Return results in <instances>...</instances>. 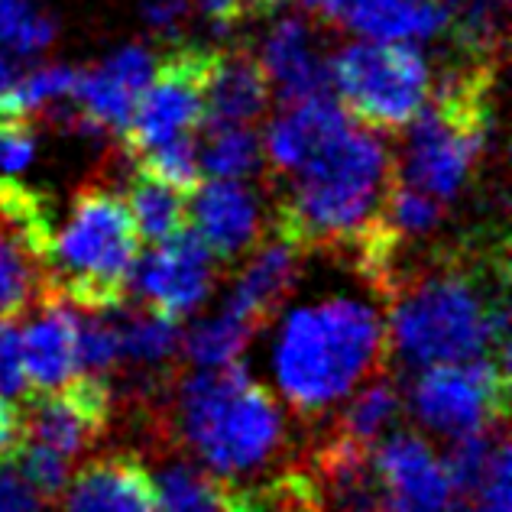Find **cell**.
Listing matches in <instances>:
<instances>
[{
    "instance_id": "83f0119b",
    "label": "cell",
    "mask_w": 512,
    "mask_h": 512,
    "mask_svg": "<svg viewBox=\"0 0 512 512\" xmlns=\"http://www.w3.org/2000/svg\"><path fill=\"white\" fill-rule=\"evenodd\" d=\"M137 159V172L150 175V179L163 182L182 195H192L201 185V163H198V143L192 137H175L169 143H159L153 150H143L133 156Z\"/></svg>"
},
{
    "instance_id": "cb8c5ba5",
    "label": "cell",
    "mask_w": 512,
    "mask_h": 512,
    "mask_svg": "<svg viewBox=\"0 0 512 512\" xmlns=\"http://www.w3.org/2000/svg\"><path fill=\"white\" fill-rule=\"evenodd\" d=\"M399 412H402V396L396 383L383 376V370H376L370 376V383L344 406L338 425H334V435L373 451L386 438V431L396 425Z\"/></svg>"
},
{
    "instance_id": "7a4b0ae2",
    "label": "cell",
    "mask_w": 512,
    "mask_h": 512,
    "mask_svg": "<svg viewBox=\"0 0 512 512\" xmlns=\"http://www.w3.org/2000/svg\"><path fill=\"white\" fill-rule=\"evenodd\" d=\"M273 205V227L302 253L350 250L380 218L393 159L370 130L347 124L325 150L282 175Z\"/></svg>"
},
{
    "instance_id": "f35d334b",
    "label": "cell",
    "mask_w": 512,
    "mask_h": 512,
    "mask_svg": "<svg viewBox=\"0 0 512 512\" xmlns=\"http://www.w3.org/2000/svg\"><path fill=\"white\" fill-rule=\"evenodd\" d=\"M182 17H185V0H150L146 4V20L163 33H175Z\"/></svg>"
},
{
    "instance_id": "ac0fdd59",
    "label": "cell",
    "mask_w": 512,
    "mask_h": 512,
    "mask_svg": "<svg viewBox=\"0 0 512 512\" xmlns=\"http://www.w3.org/2000/svg\"><path fill=\"white\" fill-rule=\"evenodd\" d=\"M347 124L350 114L331 94L286 104V111L273 120L263 140V163H269V172L282 179L308 163L318 150H325Z\"/></svg>"
},
{
    "instance_id": "7c38bea8",
    "label": "cell",
    "mask_w": 512,
    "mask_h": 512,
    "mask_svg": "<svg viewBox=\"0 0 512 512\" xmlns=\"http://www.w3.org/2000/svg\"><path fill=\"white\" fill-rule=\"evenodd\" d=\"M370 461L386 509L435 512L457 506L444 461L431 451L425 438L409 435V431L389 435L373 448Z\"/></svg>"
},
{
    "instance_id": "d6986e66",
    "label": "cell",
    "mask_w": 512,
    "mask_h": 512,
    "mask_svg": "<svg viewBox=\"0 0 512 512\" xmlns=\"http://www.w3.org/2000/svg\"><path fill=\"white\" fill-rule=\"evenodd\" d=\"M62 506L69 509H159L156 500V480L150 467L140 461V454L117 451L94 457V461L78 470L62 493Z\"/></svg>"
},
{
    "instance_id": "e0dca14e",
    "label": "cell",
    "mask_w": 512,
    "mask_h": 512,
    "mask_svg": "<svg viewBox=\"0 0 512 512\" xmlns=\"http://www.w3.org/2000/svg\"><path fill=\"white\" fill-rule=\"evenodd\" d=\"M78 308L46 295L39 299V315L20 331V360L30 393H49L78 373L75 354Z\"/></svg>"
},
{
    "instance_id": "8d00e7d4",
    "label": "cell",
    "mask_w": 512,
    "mask_h": 512,
    "mask_svg": "<svg viewBox=\"0 0 512 512\" xmlns=\"http://www.w3.org/2000/svg\"><path fill=\"white\" fill-rule=\"evenodd\" d=\"M26 441L23 412L7 396H0V467H10Z\"/></svg>"
},
{
    "instance_id": "d4e9b609",
    "label": "cell",
    "mask_w": 512,
    "mask_h": 512,
    "mask_svg": "<svg viewBox=\"0 0 512 512\" xmlns=\"http://www.w3.org/2000/svg\"><path fill=\"white\" fill-rule=\"evenodd\" d=\"M127 208L137 221V231L150 244H163V240L175 237L188 227V208L182 201V192L150 179V175L137 172L130 182Z\"/></svg>"
},
{
    "instance_id": "5b68a950",
    "label": "cell",
    "mask_w": 512,
    "mask_h": 512,
    "mask_svg": "<svg viewBox=\"0 0 512 512\" xmlns=\"http://www.w3.org/2000/svg\"><path fill=\"white\" fill-rule=\"evenodd\" d=\"M493 59H461L412 117L396 179L448 205L467 188L493 127Z\"/></svg>"
},
{
    "instance_id": "4fadbf2b",
    "label": "cell",
    "mask_w": 512,
    "mask_h": 512,
    "mask_svg": "<svg viewBox=\"0 0 512 512\" xmlns=\"http://www.w3.org/2000/svg\"><path fill=\"white\" fill-rule=\"evenodd\" d=\"M153 69L156 59L150 49L127 46L94 72H82L72 98L78 104L75 127L88 133H124Z\"/></svg>"
},
{
    "instance_id": "3957f363",
    "label": "cell",
    "mask_w": 512,
    "mask_h": 512,
    "mask_svg": "<svg viewBox=\"0 0 512 512\" xmlns=\"http://www.w3.org/2000/svg\"><path fill=\"white\" fill-rule=\"evenodd\" d=\"M386 321L357 299H325L286 318L276 341V383L299 415H321L383 370Z\"/></svg>"
},
{
    "instance_id": "1f68e13d",
    "label": "cell",
    "mask_w": 512,
    "mask_h": 512,
    "mask_svg": "<svg viewBox=\"0 0 512 512\" xmlns=\"http://www.w3.org/2000/svg\"><path fill=\"white\" fill-rule=\"evenodd\" d=\"M78 78H82V72L69 69V65H46V69L23 75L26 111H36V107H46L52 101H72Z\"/></svg>"
},
{
    "instance_id": "4316f807",
    "label": "cell",
    "mask_w": 512,
    "mask_h": 512,
    "mask_svg": "<svg viewBox=\"0 0 512 512\" xmlns=\"http://www.w3.org/2000/svg\"><path fill=\"white\" fill-rule=\"evenodd\" d=\"M256 328L240 315H234L231 308H221L218 315L205 318L201 325L188 331V338L182 341L185 357L195 363V367H221V363H231L244 354V347Z\"/></svg>"
},
{
    "instance_id": "603a6c76",
    "label": "cell",
    "mask_w": 512,
    "mask_h": 512,
    "mask_svg": "<svg viewBox=\"0 0 512 512\" xmlns=\"http://www.w3.org/2000/svg\"><path fill=\"white\" fill-rule=\"evenodd\" d=\"M153 480L159 509H247V487L211 474L208 467L172 464Z\"/></svg>"
},
{
    "instance_id": "484cf974",
    "label": "cell",
    "mask_w": 512,
    "mask_h": 512,
    "mask_svg": "<svg viewBox=\"0 0 512 512\" xmlns=\"http://www.w3.org/2000/svg\"><path fill=\"white\" fill-rule=\"evenodd\" d=\"M198 163L208 179H247L263 169V140L250 124L211 127L198 150Z\"/></svg>"
},
{
    "instance_id": "f546056e",
    "label": "cell",
    "mask_w": 512,
    "mask_h": 512,
    "mask_svg": "<svg viewBox=\"0 0 512 512\" xmlns=\"http://www.w3.org/2000/svg\"><path fill=\"white\" fill-rule=\"evenodd\" d=\"M17 461L23 467L26 483L36 490L39 500H43V503H59L62 500V493H65V487H69V480H72L69 457L46 448V444L26 438L20 454H17Z\"/></svg>"
},
{
    "instance_id": "52a82bcc",
    "label": "cell",
    "mask_w": 512,
    "mask_h": 512,
    "mask_svg": "<svg viewBox=\"0 0 512 512\" xmlns=\"http://www.w3.org/2000/svg\"><path fill=\"white\" fill-rule=\"evenodd\" d=\"M328 65L341 107L367 130L409 127L435 88L425 56L412 43L363 39L334 52Z\"/></svg>"
},
{
    "instance_id": "d6a6232c",
    "label": "cell",
    "mask_w": 512,
    "mask_h": 512,
    "mask_svg": "<svg viewBox=\"0 0 512 512\" xmlns=\"http://www.w3.org/2000/svg\"><path fill=\"white\" fill-rule=\"evenodd\" d=\"M509 441L500 438L493 451V461L483 474V483L474 496V506L477 509H487V512H509L512 509V480H509Z\"/></svg>"
},
{
    "instance_id": "277c9868",
    "label": "cell",
    "mask_w": 512,
    "mask_h": 512,
    "mask_svg": "<svg viewBox=\"0 0 512 512\" xmlns=\"http://www.w3.org/2000/svg\"><path fill=\"white\" fill-rule=\"evenodd\" d=\"M175 438L211 474L237 480L269 467L282 451L286 425L276 396L240 360L198 367L175 399Z\"/></svg>"
},
{
    "instance_id": "8fae6325",
    "label": "cell",
    "mask_w": 512,
    "mask_h": 512,
    "mask_svg": "<svg viewBox=\"0 0 512 512\" xmlns=\"http://www.w3.org/2000/svg\"><path fill=\"white\" fill-rule=\"evenodd\" d=\"M130 286L146 299V308L182 321L211 295L214 286V256L201 244L195 231H179L156 244L153 253L137 260Z\"/></svg>"
},
{
    "instance_id": "9c48e42d",
    "label": "cell",
    "mask_w": 512,
    "mask_h": 512,
    "mask_svg": "<svg viewBox=\"0 0 512 512\" xmlns=\"http://www.w3.org/2000/svg\"><path fill=\"white\" fill-rule=\"evenodd\" d=\"M218 49L175 46L156 62L153 78L146 82L127 130L120 133L130 156L153 150L175 137H192L205 120V88Z\"/></svg>"
},
{
    "instance_id": "ffe728a7",
    "label": "cell",
    "mask_w": 512,
    "mask_h": 512,
    "mask_svg": "<svg viewBox=\"0 0 512 512\" xmlns=\"http://www.w3.org/2000/svg\"><path fill=\"white\" fill-rule=\"evenodd\" d=\"M273 88L260 56L247 49H218L205 88V130L256 124L263 117Z\"/></svg>"
},
{
    "instance_id": "d590c367",
    "label": "cell",
    "mask_w": 512,
    "mask_h": 512,
    "mask_svg": "<svg viewBox=\"0 0 512 512\" xmlns=\"http://www.w3.org/2000/svg\"><path fill=\"white\" fill-rule=\"evenodd\" d=\"M13 114H30V111H26L23 101V75L17 56L0 46V117H13Z\"/></svg>"
},
{
    "instance_id": "6da1fadb",
    "label": "cell",
    "mask_w": 512,
    "mask_h": 512,
    "mask_svg": "<svg viewBox=\"0 0 512 512\" xmlns=\"http://www.w3.org/2000/svg\"><path fill=\"white\" fill-rule=\"evenodd\" d=\"M506 244L441 250L389 282L386 338L406 367L490 357L509 367Z\"/></svg>"
},
{
    "instance_id": "9a60e30c",
    "label": "cell",
    "mask_w": 512,
    "mask_h": 512,
    "mask_svg": "<svg viewBox=\"0 0 512 512\" xmlns=\"http://www.w3.org/2000/svg\"><path fill=\"white\" fill-rule=\"evenodd\" d=\"M312 13L367 39L425 43L448 30L451 0H315Z\"/></svg>"
},
{
    "instance_id": "836d02e7",
    "label": "cell",
    "mask_w": 512,
    "mask_h": 512,
    "mask_svg": "<svg viewBox=\"0 0 512 512\" xmlns=\"http://www.w3.org/2000/svg\"><path fill=\"white\" fill-rule=\"evenodd\" d=\"M198 4L214 23L237 26L244 20L273 17V13H279L282 7H289V0H198Z\"/></svg>"
},
{
    "instance_id": "5bb4252c",
    "label": "cell",
    "mask_w": 512,
    "mask_h": 512,
    "mask_svg": "<svg viewBox=\"0 0 512 512\" xmlns=\"http://www.w3.org/2000/svg\"><path fill=\"white\" fill-rule=\"evenodd\" d=\"M195 205L188 221L208 253L221 263L240 260L247 250L260 244L263 211L244 179H208L195 188Z\"/></svg>"
},
{
    "instance_id": "2e32d148",
    "label": "cell",
    "mask_w": 512,
    "mask_h": 512,
    "mask_svg": "<svg viewBox=\"0 0 512 512\" xmlns=\"http://www.w3.org/2000/svg\"><path fill=\"white\" fill-rule=\"evenodd\" d=\"M260 62L269 78V88L282 104L331 91V65L321 56L318 36L305 17H279L263 36Z\"/></svg>"
},
{
    "instance_id": "e575fe53",
    "label": "cell",
    "mask_w": 512,
    "mask_h": 512,
    "mask_svg": "<svg viewBox=\"0 0 512 512\" xmlns=\"http://www.w3.org/2000/svg\"><path fill=\"white\" fill-rule=\"evenodd\" d=\"M30 393L20 360V331L10 325H0V396L17 399Z\"/></svg>"
},
{
    "instance_id": "ba28073f",
    "label": "cell",
    "mask_w": 512,
    "mask_h": 512,
    "mask_svg": "<svg viewBox=\"0 0 512 512\" xmlns=\"http://www.w3.org/2000/svg\"><path fill=\"white\" fill-rule=\"evenodd\" d=\"M412 412L435 435H467L503 425L509 415V367L490 357L428 363L409 389Z\"/></svg>"
},
{
    "instance_id": "f1b7e54d",
    "label": "cell",
    "mask_w": 512,
    "mask_h": 512,
    "mask_svg": "<svg viewBox=\"0 0 512 512\" xmlns=\"http://www.w3.org/2000/svg\"><path fill=\"white\" fill-rule=\"evenodd\" d=\"M52 36H56V26L33 0H0V46L10 49L13 56L43 52Z\"/></svg>"
},
{
    "instance_id": "30bf717a",
    "label": "cell",
    "mask_w": 512,
    "mask_h": 512,
    "mask_svg": "<svg viewBox=\"0 0 512 512\" xmlns=\"http://www.w3.org/2000/svg\"><path fill=\"white\" fill-rule=\"evenodd\" d=\"M26 396H30V409L23 412L26 438L46 444V448L65 457H75L91 444H98L107 425H111L114 393L101 373L78 370L59 389Z\"/></svg>"
},
{
    "instance_id": "7402d4cb",
    "label": "cell",
    "mask_w": 512,
    "mask_h": 512,
    "mask_svg": "<svg viewBox=\"0 0 512 512\" xmlns=\"http://www.w3.org/2000/svg\"><path fill=\"white\" fill-rule=\"evenodd\" d=\"M117 312L120 308L111 312L114 331H117V367L127 363L133 370H143L146 380H150V373L163 367V363H169L182 344L179 321L159 315L153 308H146V312L133 308V312H124V315H117Z\"/></svg>"
},
{
    "instance_id": "44dd1931",
    "label": "cell",
    "mask_w": 512,
    "mask_h": 512,
    "mask_svg": "<svg viewBox=\"0 0 512 512\" xmlns=\"http://www.w3.org/2000/svg\"><path fill=\"white\" fill-rule=\"evenodd\" d=\"M302 269V250L289 244L286 237L266 240L263 247H256L247 266L240 269V276L231 289V299L224 302V308H231L234 315L260 331L266 321H273L279 312V305L286 302V295L295 289Z\"/></svg>"
},
{
    "instance_id": "8992f818",
    "label": "cell",
    "mask_w": 512,
    "mask_h": 512,
    "mask_svg": "<svg viewBox=\"0 0 512 512\" xmlns=\"http://www.w3.org/2000/svg\"><path fill=\"white\" fill-rule=\"evenodd\" d=\"M143 237L111 188L85 185L72 198L62 234L52 237L49 292L78 312H114L127 305ZM43 295V299H46Z\"/></svg>"
},
{
    "instance_id": "74e56055",
    "label": "cell",
    "mask_w": 512,
    "mask_h": 512,
    "mask_svg": "<svg viewBox=\"0 0 512 512\" xmlns=\"http://www.w3.org/2000/svg\"><path fill=\"white\" fill-rule=\"evenodd\" d=\"M43 500L36 496V490L26 483L23 474L17 470L0 467V512H20V509H39Z\"/></svg>"
},
{
    "instance_id": "4dcf8cb0",
    "label": "cell",
    "mask_w": 512,
    "mask_h": 512,
    "mask_svg": "<svg viewBox=\"0 0 512 512\" xmlns=\"http://www.w3.org/2000/svg\"><path fill=\"white\" fill-rule=\"evenodd\" d=\"M36 156V127L30 114L0 117V179H20Z\"/></svg>"
}]
</instances>
